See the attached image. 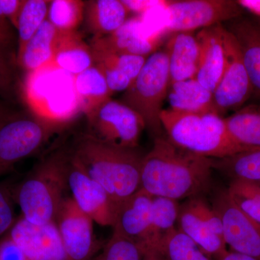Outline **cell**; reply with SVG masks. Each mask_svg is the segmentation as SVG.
<instances>
[{
  "label": "cell",
  "instance_id": "cell-1",
  "mask_svg": "<svg viewBox=\"0 0 260 260\" xmlns=\"http://www.w3.org/2000/svg\"><path fill=\"white\" fill-rule=\"evenodd\" d=\"M213 169V158L195 155L158 137L142 160L141 189L177 201L195 198L209 188Z\"/></svg>",
  "mask_w": 260,
  "mask_h": 260
},
{
  "label": "cell",
  "instance_id": "cell-2",
  "mask_svg": "<svg viewBox=\"0 0 260 260\" xmlns=\"http://www.w3.org/2000/svg\"><path fill=\"white\" fill-rule=\"evenodd\" d=\"M72 154L87 174L104 187L117 211L141 189L143 156L136 149L116 148L86 134L77 141Z\"/></svg>",
  "mask_w": 260,
  "mask_h": 260
},
{
  "label": "cell",
  "instance_id": "cell-3",
  "mask_svg": "<svg viewBox=\"0 0 260 260\" xmlns=\"http://www.w3.org/2000/svg\"><path fill=\"white\" fill-rule=\"evenodd\" d=\"M160 121L168 139L195 155L220 159L251 150L233 140L224 117L214 112H186L169 108L162 111Z\"/></svg>",
  "mask_w": 260,
  "mask_h": 260
},
{
  "label": "cell",
  "instance_id": "cell-4",
  "mask_svg": "<svg viewBox=\"0 0 260 260\" xmlns=\"http://www.w3.org/2000/svg\"><path fill=\"white\" fill-rule=\"evenodd\" d=\"M67 153H57L46 159L16 185H12L15 203L22 217L30 223L54 221L68 189Z\"/></svg>",
  "mask_w": 260,
  "mask_h": 260
},
{
  "label": "cell",
  "instance_id": "cell-5",
  "mask_svg": "<svg viewBox=\"0 0 260 260\" xmlns=\"http://www.w3.org/2000/svg\"><path fill=\"white\" fill-rule=\"evenodd\" d=\"M170 86L167 53L158 50L147 58L139 74L121 99V103L142 118L154 139L162 137L164 129L160 114Z\"/></svg>",
  "mask_w": 260,
  "mask_h": 260
},
{
  "label": "cell",
  "instance_id": "cell-6",
  "mask_svg": "<svg viewBox=\"0 0 260 260\" xmlns=\"http://www.w3.org/2000/svg\"><path fill=\"white\" fill-rule=\"evenodd\" d=\"M60 124L11 112L0 121V166L9 171L15 162L37 153Z\"/></svg>",
  "mask_w": 260,
  "mask_h": 260
},
{
  "label": "cell",
  "instance_id": "cell-7",
  "mask_svg": "<svg viewBox=\"0 0 260 260\" xmlns=\"http://www.w3.org/2000/svg\"><path fill=\"white\" fill-rule=\"evenodd\" d=\"M89 133L102 143L124 149H136L144 121L125 104L112 99L86 115Z\"/></svg>",
  "mask_w": 260,
  "mask_h": 260
},
{
  "label": "cell",
  "instance_id": "cell-8",
  "mask_svg": "<svg viewBox=\"0 0 260 260\" xmlns=\"http://www.w3.org/2000/svg\"><path fill=\"white\" fill-rule=\"evenodd\" d=\"M166 31L194 32L242 16L243 9L232 0L167 1L164 5Z\"/></svg>",
  "mask_w": 260,
  "mask_h": 260
},
{
  "label": "cell",
  "instance_id": "cell-9",
  "mask_svg": "<svg viewBox=\"0 0 260 260\" xmlns=\"http://www.w3.org/2000/svg\"><path fill=\"white\" fill-rule=\"evenodd\" d=\"M222 36L225 55V68L213 93L214 112L220 116L242 109L253 95L250 80L235 38L225 26Z\"/></svg>",
  "mask_w": 260,
  "mask_h": 260
},
{
  "label": "cell",
  "instance_id": "cell-10",
  "mask_svg": "<svg viewBox=\"0 0 260 260\" xmlns=\"http://www.w3.org/2000/svg\"><path fill=\"white\" fill-rule=\"evenodd\" d=\"M65 172L68 189L80 209L99 225L113 227L117 213L115 205L104 187L87 174L72 153L67 154Z\"/></svg>",
  "mask_w": 260,
  "mask_h": 260
},
{
  "label": "cell",
  "instance_id": "cell-11",
  "mask_svg": "<svg viewBox=\"0 0 260 260\" xmlns=\"http://www.w3.org/2000/svg\"><path fill=\"white\" fill-rule=\"evenodd\" d=\"M68 260H92L99 249L93 220L80 209L72 197H65L54 220Z\"/></svg>",
  "mask_w": 260,
  "mask_h": 260
},
{
  "label": "cell",
  "instance_id": "cell-12",
  "mask_svg": "<svg viewBox=\"0 0 260 260\" xmlns=\"http://www.w3.org/2000/svg\"><path fill=\"white\" fill-rule=\"evenodd\" d=\"M213 208L221 219L226 246L234 252L260 260V224L234 204L227 189L215 197Z\"/></svg>",
  "mask_w": 260,
  "mask_h": 260
},
{
  "label": "cell",
  "instance_id": "cell-13",
  "mask_svg": "<svg viewBox=\"0 0 260 260\" xmlns=\"http://www.w3.org/2000/svg\"><path fill=\"white\" fill-rule=\"evenodd\" d=\"M8 234L28 260H68L55 221L34 224L21 216Z\"/></svg>",
  "mask_w": 260,
  "mask_h": 260
},
{
  "label": "cell",
  "instance_id": "cell-14",
  "mask_svg": "<svg viewBox=\"0 0 260 260\" xmlns=\"http://www.w3.org/2000/svg\"><path fill=\"white\" fill-rule=\"evenodd\" d=\"M152 202L153 196L140 189L119 208L112 227L114 232L136 244L143 256L150 252L153 244Z\"/></svg>",
  "mask_w": 260,
  "mask_h": 260
},
{
  "label": "cell",
  "instance_id": "cell-15",
  "mask_svg": "<svg viewBox=\"0 0 260 260\" xmlns=\"http://www.w3.org/2000/svg\"><path fill=\"white\" fill-rule=\"evenodd\" d=\"M166 34H155L145 26L141 16L127 19L119 30L107 37L98 38L106 47L124 54L146 56L158 50Z\"/></svg>",
  "mask_w": 260,
  "mask_h": 260
},
{
  "label": "cell",
  "instance_id": "cell-16",
  "mask_svg": "<svg viewBox=\"0 0 260 260\" xmlns=\"http://www.w3.org/2000/svg\"><path fill=\"white\" fill-rule=\"evenodd\" d=\"M223 25H214L196 34L200 56L194 79L213 93L225 68V55L223 42Z\"/></svg>",
  "mask_w": 260,
  "mask_h": 260
},
{
  "label": "cell",
  "instance_id": "cell-17",
  "mask_svg": "<svg viewBox=\"0 0 260 260\" xmlns=\"http://www.w3.org/2000/svg\"><path fill=\"white\" fill-rule=\"evenodd\" d=\"M225 28L239 45L253 95L260 98V20L241 16L229 21Z\"/></svg>",
  "mask_w": 260,
  "mask_h": 260
},
{
  "label": "cell",
  "instance_id": "cell-18",
  "mask_svg": "<svg viewBox=\"0 0 260 260\" xmlns=\"http://www.w3.org/2000/svg\"><path fill=\"white\" fill-rule=\"evenodd\" d=\"M164 50L167 54L171 85L194 78L199 62L200 49L194 32L171 34Z\"/></svg>",
  "mask_w": 260,
  "mask_h": 260
},
{
  "label": "cell",
  "instance_id": "cell-19",
  "mask_svg": "<svg viewBox=\"0 0 260 260\" xmlns=\"http://www.w3.org/2000/svg\"><path fill=\"white\" fill-rule=\"evenodd\" d=\"M61 32L46 20L17 56L19 65L28 73L50 68Z\"/></svg>",
  "mask_w": 260,
  "mask_h": 260
},
{
  "label": "cell",
  "instance_id": "cell-20",
  "mask_svg": "<svg viewBox=\"0 0 260 260\" xmlns=\"http://www.w3.org/2000/svg\"><path fill=\"white\" fill-rule=\"evenodd\" d=\"M129 13L121 0H90L85 2L84 18L94 37H104L119 30Z\"/></svg>",
  "mask_w": 260,
  "mask_h": 260
},
{
  "label": "cell",
  "instance_id": "cell-21",
  "mask_svg": "<svg viewBox=\"0 0 260 260\" xmlns=\"http://www.w3.org/2000/svg\"><path fill=\"white\" fill-rule=\"evenodd\" d=\"M94 64L91 47L76 30L61 32L50 68L64 70L75 76Z\"/></svg>",
  "mask_w": 260,
  "mask_h": 260
},
{
  "label": "cell",
  "instance_id": "cell-22",
  "mask_svg": "<svg viewBox=\"0 0 260 260\" xmlns=\"http://www.w3.org/2000/svg\"><path fill=\"white\" fill-rule=\"evenodd\" d=\"M177 223L178 229L190 238L212 259L218 260L227 252L226 244L223 239L212 232L199 218L189 201L179 207Z\"/></svg>",
  "mask_w": 260,
  "mask_h": 260
},
{
  "label": "cell",
  "instance_id": "cell-23",
  "mask_svg": "<svg viewBox=\"0 0 260 260\" xmlns=\"http://www.w3.org/2000/svg\"><path fill=\"white\" fill-rule=\"evenodd\" d=\"M167 98L171 109L174 110L215 113L213 93L194 78L172 84Z\"/></svg>",
  "mask_w": 260,
  "mask_h": 260
},
{
  "label": "cell",
  "instance_id": "cell-24",
  "mask_svg": "<svg viewBox=\"0 0 260 260\" xmlns=\"http://www.w3.org/2000/svg\"><path fill=\"white\" fill-rule=\"evenodd\" d=\"M224 119L236 143L247 149L260 148V104L243 107Z\"/></svg>",
  "mask_w": 260,
  "mask_h": 260
},
{
  "label": "cell",
  "instance_id": "cell-25",
  "mask_svg": "<svg viewBox=\"0 0 260 260\" xmlns=\"http://www.w3.org/2000/svg\"><path fill=\"white\" fill-rule=\"evenodd\" d=\"M74 85L85 115L111 99L112 95L104 75L95 64L75 75Z\"/></svg>",
  "mask_w": 260,
  "mask_h": 260
},
{
  "label": "cell",
  "instance_id": "cell-26",
  "mask_svg": "<svg viewBox=\"0 0 260 260\" xmlns=\"http://www.w3.org/2000/svg\"><path fill=\"white\" fill-rule=\"evenodd\" d=\"M213 167L232 180L260 182V148L245 150L226 158L213 159Z\"/></svg>",
  "mask_w": 260,
  "mask_h": 260
},
{
  "label": "cell",
  "instance_id": "cell-27",
  "mask_svg": "<svg viewBox=\"0 0 260 260\" xmlns=\"http://www.w3.org/2000/svg\"><path fill=\"white\" fill-rule=\"evenodd\" d=\"M90 46L93 51L94 64L104 65L119 70L133 81L139 74L148 58L117 52L104 46L95 37L92 39Z\"/></svg>",
  "mask_w": 260,
  "mask_h": 260
},
{
  "label": "cell",
  "instance_id": "cell-28",
  "mask_svg": "<svg viewBox=\"0 0 260 260\" xmlns=\"http://www.w3.org/2000/svg\"><path fill=\"white\" fill-rule=\"evenodd\" d=\"M179 205L178 201L162 197H153L152 202V234L153 244L148 254H154L162 239L172 232L177 223ZM143 255V256H145Z\"/></svg>",
  "mask_w": 260,
  "mask_h": 260
},
{
  "label": "cell",
  "instance_id": "cell-29",
  "mask_svg": "<svg viewBox=\"0 0 260 260\" xmlns=\"http://www.w3.org/2000/svg\"><path fill=\"white\" fill-rule=\"evenodd\" d=\"M50 1L47 0H25L19 14L15 28L18 30V48L17 56L23 52L30 41L46 20Z\"/></svg>",
  "mask_w": 260,
  "mask_h": 260
},
{
  "label": "cell",
  "instance_id": "cell-30",
  "mask_svg": "<svg viewBox=\"0 0 260 260\" xmlns=\"http://www.w3.org/2000/svg\"><path fill=\"white\" fill-rule=\"evenodd\" d=\"M155 254L162 256L166 260H213L178 229L162 239L156 251L152 254Z\"/></svg>",
  "mask_w": 260,
  "mask_h": 260
},
{
  "label": "cell",
  "instance_id": "cell-31",
  "mask_svg": "<svg viewBox=\"0 0 260 260\" xmlns=\"http://www.w3.org/2000/svg\"><path fill=\"white\" fill-rule=\"evenodd\" d=\"M85 2L80 0L50 1L47 20L62 31H73L84 18Z\"/></svg>",
  "mask_w": 260,
  "mask_h": 260
},
{
  "label": "cell",
  "instance_id": "cell-32",
  "mask_svg": "<svg viewBox=\"0 0 260 260\" xmlns=\"http://www.w3.org/2000/svg\"><path fill=\"white\" fill-rule=\"evenodd\" d=\"M231 199L242 212L260 224V183L234 179L227 189Z\"/></svg>",
  "mask_w": 260,
  "mask_h": 260
},
{
  "label": "cell",
  "instance_id": "cell-33",
  "mask_svg": "<svg viewBox=\"0 0 260 260\" xmlns=\"http://www.w3.org/2000/svg\"><path fill=\"white\" fill-rule=\"evenodd\" d=\"M143 254L136 244L118 233L113 232L102 252L92 260H142Z\"/></svg>",
  "mask_w": 260,
  "mask_h": 260
},
{
  "label": "cell",
  "instance_id": "cell-34",
  "mask_svg": "<svg viewBox=\"0 0 260 260\" xmlns=\"http://www.w3.org/2000/svg\"><path fill=\"white\" fill-rule=\"evenodd\" d=\"M14 203L12 186L0 184V239L9 232L16 221Z\"/></svg>",
  "mask_w": 260,
  "mask_h": 260
},
{
  "label": "cell",
  "instance_id": "cell-35",
  "mask_svg": "<svg viewBox=\"0 0 260 260\" xmlns=\"http://www.w3.org/2000/svg\"><path fill=\"white\" fill-rule=\"evenodd\" d=\"M189 203H190L191 206L192 207L197 215L208 225L212 232L223 239V224H222L221 219L213 209V207L209 206L204 200L197 197L191 198V200H189Z\"/></svg>",
  "mask_w": 260,
  "mask_h": 260
},
{
  "label": "cell",
  "instance_id": "cell-36",
  "mask_svg": "<svg viewBox=\"0 0 260 260\" xmlns=\"http://www.w3.org/2000/svg\"><path fill=\"white\" fill-rule=\"evenodd\" d=\"M5 49L0 45V92L10 93L14 83V74Z\"/></svg>",
  "mask_w": 260,
  "mask_h": 260
},
{
  "label": "cell",
  "instance_id": "cell-37",
  "mask_svg": "<svg viewBox=\"0 0 260 260\" xmlns=\"http://www.w3.org/2000/svg\"><path fill=\"white\" fill-rule=\"evenodd\" d=\"M0 260H28L8 234L0 239Z\"/></svg>",
  "mask_w": 260,
  "mask_h": 260
},
{
  "label": "cell",
  "instance_id": "cell-38",
  "mask_svg": "<svg viewBox=\"0 0 260 260\" xmlns=\"http://www.w3.org/2000/svg\"><path fill=\"white\" fill-rule=\"evenodd\" d=\"M129 13L143 15L165 5V0H121Z\"/></svg>",
  "mask_w": 260,
  "mask_h": 260
},
{
  "label": "cell",
  "instance_id": "cell-39",
  "mask_svg": "<svg viewBox=\"0 0 260 260\" xmlns=\"http://www.w3.org/2000/svg\"><path fill=\"white\" fill-rule=\"evenodd\" d=\"M24 1L25 0H0V18L8 20L16 27Z\"/></svg>",
  "mask_w": 260,
  "mask_h": 260
},
{
  "label": "cell",
  "instance_id": "cell-40",
  "mask_svg": "<svg viewBox=\"0 0 260 260\" xmlns=\"http://www.w3.org/2000/svg\"><path fill=\"white\" fill-rule=\"evenodd\" d=\"M13 39L10 22L5 19L0 18V45L6 48L9 47Z\"/></svg>",
  "mask_w": 260,
  "mask_h": 260
},
{
  "label": "cell",
  "instance_id": "cell-41",
  "mask_svg": "<svg viewBox=\"0 0 260 260\" xmlns=\"http://www.w3.org/2000/svg\"><path fill=\"white\" fill-rule=\"evenodd\" d=\"M237 2L243 10H247L260 19V0H239Z\"/></svg>",
  "mask_w": 260,
  "mask_h": 260
},
{
  "label": "cell",
  "instance_id": "cell-42",
  "mask_svg": "<svg viewBox=\"0 0 260 260\" xmlns=\"http://www.w3.org/2000/svg\"><path fill=\"white\" fill-rule=\"evenodd\" d=\"M218 260H257L254 258L244 255V254H239V253L234 252V251H228L224 255L219 258Z\"/></svg>",
  "mask_w": 260,
  "mask_h": 260
},
{
  "label": "cell",
  "instance_id": "cell-43",
  "mask_svg": "<svg viewBox=\"0 0 260 260\" xmlns=\"http://www.w3.org/2000/svg\"><path fill=\"white\" fill-rule=\"evenodd\" d=\"M11 112L8 109L3 103L0 102V121L3 120Z\"/></svg>",
  "mask_w": 260,
  "mask_h": 260
},
{
  "label": "cell",
  "instance_id": "cell-44",
  "mask_svg": "<svg viewBox=\"0 0 260 260\" xmlns=\"http://www.w3.org/2000/svg\"><path fill=\"white\" fill-rule=\"evenodd\" d=\"M142 260H166L162 256L159 254H149V255L143 256Z\"/></svg>",
  "mask_w": 260,
  "mask_h": 260
},
{
  "label": "cell",
  "instance_id": "cell-45",
  "mask_svg": "<svg viewBox=\"0 0 260 260\" xmlns=\"http://www.w3.org/2000/svg\"><path fill=\"white\" fill-rule=\"evenodd\" d=\"M6 172H8V170H7L6 169H5L4 167L0 166V175H1V174H4V173Z\"/></svg>",
  "mask_w": 260,
  "mask_h": 260
},
{
  "label": "cell",
  "instance_id": "cell-46",
  "mask_svg": "<svg viewBox=\"0 0 260 260\" xmlns=\"http://www.w3.org/2000/svg\"><path fill=\"white\" fill-rule=\"evenodd\" d=\"M260 183V182H259Z\"/></svg>",
  "mask_w": 260,
  "mask_h": 260
}]
</instances>
